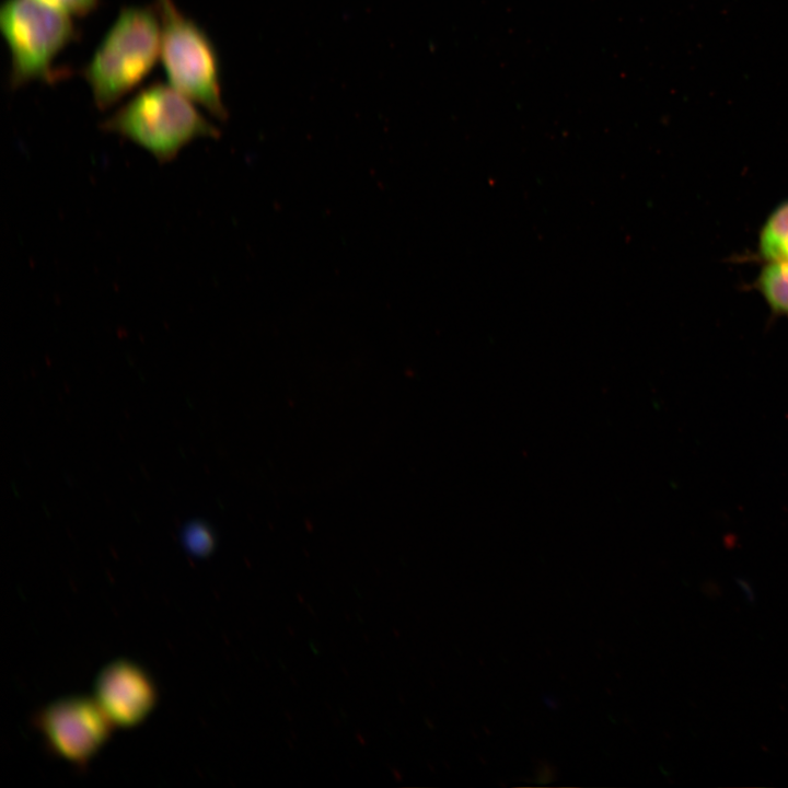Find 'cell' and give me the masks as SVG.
<instances>
[{
  "mask_svg": "<svg viewBox=\"0 0 788 788\" xmlns=\"http://www.w3.org/2000/svg\"><path fill=\"white\" fill-rule=\"evenodd\" d=\"M160 49L154 5L123 8L82 69L95 106L108 109L137 88L154 68Z\"/></svg>",
  "mask_w": 788,
  "mask_h": 788,
  "instance_id": "1",
  "label": "cell"
},
{
  "mask_svg": "<svg viewBox=\"0 0 788 788\" xmlns=\"http://www.w3.org/2000/svg\"><path fill=\"white\" fill-rule=\"evenodd\" d=\"M102 129L138 144L161 163L175 159L196 139L220 135L192 100L163 82L139 90L102 123Z\"/></svg>",
  "mask_w": 788,
  "mask_h": 788,
  "instance_id": "2",
  "label": "cell"
},
{
  "mask_svg": "<svg viewBox=\"0 0 788 788\" xmlns=\"http://www.w3.org/2000/svg\"><path fill=\"white\" fill-rule=\"evenodd\" d=\"M161 24L160 58L169 83L212 116L224 120L220 61L206 31L174 0H154Z\"/></svg>",
  "mask_w": 788,
  "mask_h": 788,
  "instance_id": "3",
  "label": "cell"
},
{
  "mask_svg": "<svg viewBox=\"0 0 788 788\" xmlns=\"http://www.w3.org/2000/svg\"><path fill=\"white\" fill-rule=\"evenodd\" d=\"M71 18L36 0H5L1 4L0 30L10 53L12 89L32 81L54 83L61 78L53 65L79 37Z\"/></svg>",
  "mask_w": 788,
  "mask_h": 788,
  "instance_id": "4",
  "label": "cell"
},
{
  "mask_svg": "<svg viewBox=\"0 0 788 788\" xmlns=\"http://www.w3.org/2000/svg\"><path fill=\"white\" fill-rule=\"evenodd\" d=\"M35 726L54 754L82 766L108 740L114 723L96 699L71 696L38 711Z\"/></svg>",
  "mask_w": 788,
  "mask_h": 788,
  "instance_id": "5",
  "label": "cell"
},
{
  "mask_svg": "<svg viewBox=\"0 0 788 788\" xmlns=\"http://www.w3.org/2000/svg\"><path fill=\"white\" fill-rule=\"evenodd\" d=\"M95 699L114 726L135 727L154 708L158 691L151 676L138 664L117 660L97 675Z\"/></svg>",
  "mask_w": 788,
  "mask_h": 788,
  "instance_id": "6",
  "label": "cell"
},
{
  "mask_svg": "<svg viewBox=\"0 0 788 788\" xmlns=\"http://www.w3.org/2000/svg\"><path fill=\"white\" fill-rule=\"evenodd\" d=\"M760 251L768 262L788 260V200L765 221L760 234Z\"/></svg>",
  "mask_w": 788,
  "mask_h": 788,
  "instance_id": "7",
  "label": "cell"
},
{
  "mask_svg": "<svg viewBox=\"0 0 788 788\" xmlns=\"http://www.w3.org/2000/svg\"><path fill=\"white\" fill-rule=\"evenodd\" d=\"M758 288L775 313L788 316V260L768 262L760 274Z\"/></svg>",
  "mask_w": 788,
  "mask_h": 788,
  "instance_id": "8",
  "label": "cell"
},
{
  "mask_svg": "<svg viewBox=\"0 0 788 788\" xmlns=\"http://www.w3.org/2000/svg\"><path fill=\"white\" fill-rule=\"evenodd\" d=\"M184 542L192 553L199 556L208 554L213 546L211 533L200 524H194L185 531Z\"/></svg>",
  "mask_w": 788,
  "mask_h": 788,
  "instance_id": "9",
  "label": "cell"
},
{
  "mask_svg": "<svg viewBox=\"0 0 788 788\" xmlns=\"http://www.w3.org/2000/svg\"><path fill=\"white\" fill-rule=\"evenodd\" d=\"M70 16H85L95 11L100 0H36Z\"/></svg>",
  "mask_w": 788,
  "mask_h": 788,
  "instance_id": "10",
  "label": "cell"
}]
</instances>
